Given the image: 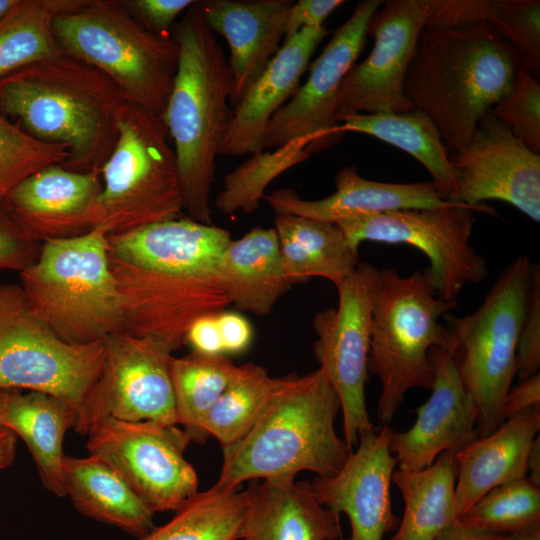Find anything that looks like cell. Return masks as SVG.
Segmentation results:
<instances>
[{"instance_id": "d4e9b609", "label": "cell", "mask_w": 540, "mask_h": 540, "mask_svg": "<svg viewBox=\"0 0 540 540\" xmlns=\"http://www.w3.org/2000/svg\"><path fill=\"white\" fill-rule=\"evenodd\" d=\"M244 540H342L340 516L317 500L309 482L252 480Z\"/></svg>"}, {"instance_id": "74e56055", "label": "cell", "mask_w": 540, "mask_h": 540, "mask_svg": "<svg viewBox=\"0 0 540 540\" xmlns=\"http://www.w3.org/2000/svg\"><path fill=\"white\" fill-rule=\"evenodd\" d=\"M66 146L38 140L0 114V201L19 182L68 159Z\"/></svg>"}, {"instance_id": "f546056e", "label": "cell", "mask_w": 540, "mask_h": 540, "mask_svg": "<svg viewBox=\"0 0 540 540\" xmlns=\"http://www.w3.org/2000/svg\"><path fill=\"white\" fill-rule=\"evenodd\" d=\"M273 228L284 272L293 284L321 277L337 288L360 263L359 250L335 223L276 214Z\"/></svg>"}, {"instance_id": "9c48e42d", "label": "cell", "mask_w": 540, "mask_h": 540, "mask_svg": "<svg viewBox=\"0 0 540 540\" xmlns=\"http://www.w3.org/2000/svg\"><path fill=\"white\" fill-rule=\"evenodd\" d=\"M162 118L126 101L114 147L101 168L102 190L92 229L119 235L180 218L183 209L177 160Z\"/></svg>"}, {"instance_id": "e0dca14e", "label": "cell", "mask_w": 540, "mask_h": 540, "mask_svg": "<svg viewBox=\"0 0 540 540\" xmlns=\"http://www.w3.org/2000/svg\"><path fill=\"white\" fill-rule=\"evenodd\" d=\"M372 16L367 35L374 46L368 57L344 77L336 116L414 110L404 92L407 68L434 0H388Z\"/></svg>"}, {"instance_id": "d590c367", "label": "cell", "mask_w": 540, "mask_h": 540, "mask_svg": "<svg viewBox=\"0 0 540 540\" xmlns=\"http://www.w3.org/2000/svg\"><path fill=\"white\" fill-rule=\"evenodd\" d=\"M236 368L225 355L191 352L172 358L171 378L177 423L184 427L191 441L207 439L202 431V422L232 380Z\"/></svg>"}, {"instance_id": "4fadbf2b", "label": "cell", "mask_w": 540, "mask_h": 540, "mask_svg": "<svg viewBox=\"0 0 540 540\" xmlns=\"http://www.w3.org/2000/svg\"><path fill=\"white\" fill-rule=\"evenodd\" d=\"M379 269L360 262L338 287V306L315 314L313 352L340 401L344 440L354 450L360 434L373 427L366 405L372 308Z\"/></svg>"}, {"instance_id": "60d3db41", "label": "cell", "mask_w": 540, "mask_h": 540, "mask_svg": "<svg viewBox=\"0 0 540 540\" xmlns=\"http://www.w3.org/2000/svg\"><path fill=\"white\" fill-rule=\"evenodd\" d=\"M540 368V268L537 264L527 312L516 350V376L519 381L539 373Z\"/></svg>"}, {"instance_id": "b9f144b4", "label": "cell", "mask_w": 540, "mask_h": 540, "mask_svg": "<svg viewBox=\"0 0 540 540\" xmlns=\"http://www.w3.org/2000/svg\"><path fill=\"white\" fill-rule=\"evenodd\" d=\"M41 243L30 238L0 201V270L23 271L37 258Z\"/></svg>"}, {"instance_id": "e575fe53", "label": "cell", "mask_w": 540, "mask_h": 540, "mask_svg": "<svg viewBox=\"0 0 540 540\" xmlns=\"http://www.w3.org/2000/svg\"><path fill=\"white\" fill-rule=\"evenodd\" d=\"M257 364L237 366L235 374L206 414L202 431L215 437L222 448L241 440L258 422L280 384Z\"/></svg>"}, {"instance_id": "681fc988", "label": "cell", "mask_w": 540, "mask_h": 540, "mask_svg": "<svg viewBox=\"0 0 540 540\" xmlns=\"http://www.w3.org/2000/svg\"><path fill=\"white\" fill-rule=\"evenodd\" d=\"M16 434L0 426V470L12 464L16 450Z\"/></svg>"}, {"instance_id": "9a60e30c", "label": "cell", "mask_w": 540, "mask_h": 540, "mask_svg": "<svg viewBox=\"0 0 540 540\" xmlns=\"http://www.w3.org/2000/svg\"><path fill=\"white\" fill-rule=\"evenodd\" d=\"M173 346L120 331L105 339L100 377L91 394L83 434L103 418L177 425L171 378Z\"/></svg>"}, {"instance_id": "2e32d148", "label": "cell", "mask_w": 540, "mask_h": 540, "mask_svg": "<svg viewBox=\"0 0 540 540\" xmlns=\"http://www.w3.org/2000/svg\"><path fill=\"white\" fill-rule=\"evenodd\" d=\"M382 4L380 0L359 2L351 17L335 31L311 64L307 81L269 121L264 149L304 140L313 153L342 139L336 120L340 88L364 48L370 20Z\"/></svg>"}, {"instance_id": "f907efd6", "label": "cell", "mask_w": 540, "mask_h": 540, "mask_svg": "<svg viewBox=\"0 0 540 540\" xmlns=\"http://www.w3.org/2000/svg\"><path fill=\"white\" fill-rule=\"evenodd\" d=\"M526 477L540 487V439L537 436L531 444L526 467Z\"/></svg>"}, {"instance_id": "ba28073f", "label": "cell", "mask_w": 540, "mask_h": 540, "mask_svg": "<svg viewBox=\"0 0 540 540\" xmlns=\"http://www.w3.org/2000/svg\"><path fill=\"white\" fill-rule=\"evenodd\" d=\"M457 306L458 300L436 296L425 271L408 276L392 268L379 271L368 357V372L381 385L379 426L390 424L409 390L431 389L434 370L429 352L434 346L452 351L450 333L440 318Z\"/></svg>"}, {"instance_id": "4316f807", "label": "cell", "mask_w": 540, "mask_h": 540, "mask_svg": "<svg viewBox=\"0 0 540 540\" xmlns=\"http://www.w3.org/2000/svg\"><path fill=\"white\" fill-rule=\"evenodd\" d=\"M76 423V411L57 397L36 391L0 390V426L25 442L43 485L59 497L65 496L63 440Z\"/></svg>"}, {"instance_id": "1f68e13d", "label": "cell", "mask_w": 540, "mask_h": 540, "mask_svg": "<svg viewBox=\"0 0 540 540\" xmlns=\"http://www.w3.org/2000/svg\"><path fill=\"white\" fill-rule=\"evenodd\" d=\"M337 132L372 135L417 159L430 173L432 183L449 200L456 193L454 171L439 130L418 109L408 113L348 114L337 118Z\"/></svg>"}, {"instance_id": "d6986e66", "label": "cell", "mask_w": 540, "mask_h": 540, "mask_svg": "<svg viewBox=\"0 0 540 540\" xmlns=\"http://www.w3.org/2000/svg\"><path fill=\"white\" fill-rule=\"evenodd\" d=\"M392 433L389 425L363 431L341 470L311 483L320 504L348 517L351 535L347 540H384L400 523L390 491L396 466L390 450Z\"/></svg>"}, {"instance_id": "8fae6325", "label": "cell", "mask_w": 540, "mask_h": 540, "mask_svg": "<svg viewBox=\"0 0 540 540\" xmlns=\"http://www.w3.org/2000/svg\"><path fill=\"white\" fill-rule=\"evenodd\" d=\"M104 357L105 340L64 341L33 312L19 284L0 285V390L36 391L67 402L77 414L74 430L82 434Z\"/></svg>"}, {"instance_id": "7c38bea8", "label": "cell", "mask_w": 540, "mask_h": 540, "mask_svg": "<svg viewBox=\"0 0 540 540\" xmlns=\"http://www.w3.org/2000/svg\"><path fill=\"white\" fill-rule=\"evenodd\" d=\"M476 212L497 216L486 204L446 205L389 211L340 220L335 224L348 242L359 250L363 241L407 244L424 253L430 266L425 269L430 287L445 301L458 300L467 284L488 275L486 259L470 244Z\"/></svg>"}, {"instance_id": "f5cc1de1", "label": "cell", "mask_w": 540, "mask_h": 540, "mask_svg": "<svg viewBox=\"0 0 540 540\" xmlns=\"http://www.w3.org/2000/svg\"><path fill=\"white\" fill-rule=\"evenodd\" d=\"M17 2V0H0V18Z\"/></svg>"}, {"instance_id": "8d00e7d4", "label": "cell", "mask_w": 540, "mask_h": 540, "mask_svg": "<svg viewBox=\"0 0 540 540\" xmlns=\"http://www.w3.org/2000/svg\"><path fill=\"white\" fill-rule=\"evenodd\" d=\"M466 527L512 535L540 525V487L527 477L500 485L480 497L458 517Z\"/></svg>"}, {"instance_id": "4dcf8cb0", "label": "cell", "mask_w": 540, "mask_h": 540, "mask_svg": "<svg viewBox=\"0 0 540 540\" xmlns=\"http://www.w3.org/2000/svg\"><path fill=\"white\" fill-rule=\"evenodd\" d=\"M457 466L454 452L441 453L417 471L398 469L392 483L404 501V513L386 540H435L458 515L455 510Z\"/></svg>"}, {"instance_id": "ffe728a7", "label": "cell", "mask_w": 540, "mask_h": 540, "mask_svg": "<svg viewBox=\"0 0 540 540\" xmlns=\"http://www.w3.org/2000/svg\"><path fill=\"white\" fill-rule=\"evenodd\" d=\"M434 379L427 401L415 409L417 418L406 431L394 432L390 450L398 469L429 467L445 451L457 452L478 438V407L464 386L449 349L429 352Z\"/></svg>"}, {"instance_id": "44dd1931", "label": "cell", "mask_w": 540, "mask_h": 540, "mask_svg": "<svg viewBox=\"0 0 540 540\" xmlns=\"http://www.w3.org/2000/svg\"><path fill=\"white\" fill-rule=\"evenodd\" d=\"M101 190V170L78 172L52 165L19 182L2 204L30 238L43 243L92 230Z\"/></svg>"}, {"instance_id": "ac0fdd59", "label": "cell", "mask_w": 540, "mask_h": 540, "mask_svg": "<svg viewBox=\"0 0 540 540\" xmlns=\"http://www.w3.org/2000/svg\"><path fill=\"white\" fill-rule=\"evenodd\" d=\"M450 161L456 193L448 201L471 206L486 200L505 201L534 222L540 221V156L491 111Z\"/></svg>"}, {"instance_id": "816d5d0a", "label": "cell", "mask_w": 540, "mask_h": 540, "mask_svg": "<svg viewBox=\"0 0 540 540\" xmlns=\"http://www.w3.org/2000/svg\"><path fill=\"white\" fill-rule=\"evenodd\" d=\"M507 540H540V525L519 533L508 535Z\"/></svg>"}, {"instance_id": "7a4b0ae2", "label": "cell", "mask_w": 540, "mask_h": 540, "mask_svg": "<svg viewBox=\"0 0 540 540\" xmlns=\"http://www.w3.org/2000/svg\"><path fill=\"white\" fill-rule=\"evenodd\" d=\"M518 51L486 23L425 26L410 59L404 92L435 124L446 148H464L480 120L514 90Z\"/></svg>"}, {"instance_id": "5b68a950", "label": "cell", "mask_w": 540, "mask_h": 540, "mask_svg": "<svg viewBox=\"0 0 540 540\" xmlns=\"http://www.w3.org/2000/svg\"><path fill=\"white\" fill-rule=\"evenodd\" d=\"M339 410L338 395L320 368L281 377L255 426L222 448L221 472L214 485L232 490L247 480L295 478L302 471L320 477L336 474L351 452L335 430Z\"/></svg>"}, {"instance_id": "484cf974", "label": "cell", "mask_w": 540, "mask_h": 540, "mask_svg": "<svg viewBox=\"0 0 540 540\" xmlns=\"http://www.w3.org/2000/svg\"><path fill=\"white\" fill-rule=\"evenodd\" d=\"M539 429L540 408L530 409L454 453L458 517L493 488L526 477L529 450Z\"/></svg>"}, {"instance_id": "52a82bcc", "label": "cell", "mask_w": 540, "mask_h": 540, "mask_svg": "<svg viewBox=\"0 0 540 540\" xmlns=\"http://www.w3.org/2000/svg\"><path fill=\"white\" fill-rule=\"evenodd\" d=\"M52 29L63 55L101 71L127 101L163 115L178 65L175 38L147 30L123 1L111 0H83L56 15Z\"/></svg>"}, {"instance_id": "7dc6e473", "label": "cell", "mask_w": 540, "mask_h": 540, "mask_svg": "<svg viewBox=\"0 0 540 540\" xmlns=\"http://www.w3.org/2000/svg\"><path fill=\"white\" fill-rule=\"evenodd\" d=\"M534 408H540V373L520 381L508 390L502 405V422Z\"/></svg>"}, {"instance_id": "83f0119b", "label": "cell", "mask_w": 540, "mask_h": 540, "mask_svg": "<svg viewBox=\"0 0 540 540\" xmlns=\"http://www.w3.org/2000/svg\"><path fill=\"white\" fill-rule=\"evenodd\" d=\"M218 275L235 308L268 315L293 283L282 265L274 228L254 227L224 250Z\"/></svg>"}, {"instance_id": "ee69618b", "label": "cell", "mask_w": 540, "mask_h": 540, "mask_svg": "<svg viewBox=\"0 0 540 540\" xmlns=\"http://www.w3.org/2000/svg\"><path fill=\"white\" fill-rule=\"evenodd\" d=\"M342 0H300L293 3L285 26V39L304 28L323 27L326 18L339 6Z\"/></svg>"}, {"instance_id": "6da1fadb", "label": "cell", "mask_w": 540, "mask_h": 540, "mask_svg": "<svg viewBox=\"0 0 540 540\" xmlns=\"http://www.w3.org/2000/svg\"><path fill=\"white\" fill-rule=\"evenodd\" d=\"M231 240L226 229L188 217L108 236L125 331L178 349L195 319L225 310L218 267Z\"/></svg>"}, {"instance_id": "277c9868", "label": "cell", "mask_w": 540, "mask_h": 540, "mask_svg": "<svg viewBox=\"0 0 540 540\" xmlns=\"http://www.w3.org/2000/svg\"><path fill=\"white\" fill-rule=\"evenodd\" d=\"M177 71L161 116L174 143L183 209L211 224L210 192L232 111V72L220 42L207 25L199 1L176 28Z\"/></svg>"}, {"instance_id": "f6af8a7d", "label": "cell", "mask_w": 540, "mask_h": 540, "mask_svg": "<svg viewBox=\"0 0 540 540\" xmlns=\"http://www.w3.org/2000/svg\"><path fill=\"white\" fill-rule=\"evenodd\" d=\"M217 322L225 356L239 354L249 348L254 332L247 318L225 309L217 312Z\"/></svg>"}, {"instance_id": "5bb4252c", "label": "cell", "mask_w": 540, "mask_h": 540, "mask_svg": "<svg viewBox=\"0 0 540 540\" xmlns=\"http://www.w3.org/2000/svg\"><path fill=\"white\" fill-rule=\"evenodd\" d=\"M87 435L89 455L108 463L153 513L175 512L199 492L184 457L191 438L177 425L103 418Z\"/></svg>"}, {"instance_id": "cb8c5ba5", "label": "cell", "mask_w": 540, "mask_h": 540, "mask_svg": "<svg viewBox=\"0 0 540 540\" xmlns=\"http://www.w3.org/2000/svg\"><path fill=\"white\" fill-rule=\"evenodd\" d=\"M335 185V193L319 200H304L288 188L264 198L275 214L329 223L389 211L434 208L449 202L431 181L405 184L371 181L360 176L353 166L338 171Z\"/></svg>"}, {"instance_id": "ab89813d", "label": "cell", "mask_w": 540, "mask_h": 540, "mask_svg": "<svg viewBox=\"0 0 540 540\" xmlns=\"http://www.w3.org/2000/svg\"><path fill=\"white\" fill-rule=\"evenodd\" d=\"M491 113L530 151L540 153V85L523 67L512 93Z\"/></svg>"}, {"instance_id": "3957f363", "label": "cell", "mask_w": 540, "mask_h": 540, "mask_svg": "<svg viewBox=\"0 0 540 540\" xmlns=\"http://www.w3.org/2000/svg\"><path fill=\"white\" fill-rule=\"evenodd\" d=\"M127 100L98 69L72 57L44 59L0 78V113L43 142L67 147L63 167L101 170Z\"/></svg>"}, {"instance_id": "bcb514c9", "label": "cell", "mask_w": 540, "mask_h": 540, "mask_svg": "<svg viewBox=\"0 0 540 540\" xmlns=\"http://www.w3.org/2000/svg\"><path fill=\"white\" fill-rule=\"evenodd\" d=\"M184 342L195 353L224 355L217 322V312L208 313L195 319L185 332Z\"/></svg>"}, {"instance_id": "30bf717a", "label": "cell", "mask_w": 540, "mask_h": 540, "mask_svg": "<svg viewBox=\"0 0 540 540\" xmlns=\"http://www.w3.org/2000/svg\"><path fill=\"white\" fill-rule=\"evenodd\" d=\"M536 266L529 257L518 256L501 272L478 309L462 317L443 316L459 375L478 407V438L502 423Z\"/></svg>"}, {"instance_id": "f1b7e54d", "label": "cell", "mask_w": 540, "mask_h": 540, "mask_svg": "<svg viewBox=\"0 0 540 540\" xmlns=\"http://www.w3.org/2000/svg\"><path fill=\"white\" fill-rule=\"evenodd\" d=\"M65 495L83 515L142 537L153 528V512L105 461L64 455Z\"/></svg>"}, {"instance_id": "f35d334b", "label": "cell", "mask_w": 540, "mask_h": 540, "mask_svg": "<svg viewBox=\"0 0 540 540\" xmlns=\"http://www.w3.org/2000/svg\"><path fill=\"white\" fill-rule=\"evenodd\" d=\"M485 23L518 51L524 69L539 74V0H491Z\"/></svg>"}, {"instance_id": "d6a6232c", "label": "cell", "mask_w": 540, "mask_h": 540, "mask_svg": "<svg viewBox=\"0 0 540 540\" xmlns=\"http://www.w3.org/2000/svg\"><path fill=\"white\" fill-rule=\"evenodd\" d=\"M83 0H17L0 18V78L32 63L62 55L52 24Z\"/></svg>"}, {"instance_id": "836d02e7", "label": "cell", "mask_w": 540, "mask_h": 540, "mask_svg": "<svg viewBox=\"0 0 540 540\" xmlns=\"http://www.w3.org/2000/svg\"><path fill=\"white\" fill-rule=\"evenodd\" d=\"M248 502L246 489L227 490L214 485L198 492L175 511L170 521L138 540L243 539Z\"/></svg>"}, {"instance_id": "603a6c76", "label": "cell", "mask_w": 540, "mask_h": 540, "mask_svg": "<svg viewBox=\"0 0 540 540\" xmlns=\"http://www.w3.org/2000/svg\"><path fill=\"white\" fill-rule=\"evenodd\" d=\"M325 27L304 28L285 39L263 73L232 111L220 154L242 156L264 150V136L273 115L296 93L299 81Z\"/></svg>"}, {"instance_id": "c3c4849f", "label": "cell", "mask_w": 540, "mask_h": 540, "mask_svg": "<svg viewBox=\"0 0 540 540\" xmlns=\"http://www.w3.org/2000/svg\"><path fill=\"white\" fill-rule=\"evenodd\" d=\"M506 535L480 532L464 526L458 518L453 520L435 540H507Z\"/></svg>"}, {"instance_id": "7bdbcfd3", "label": "cell", "mask_w": 540, "mask_h": 540, "mask_svg": "<svg viewBox=\"0 0 540 540\" xmlns=\"http://www.w3.org/2000/svg\"><path fill=\"white\" fill-rule=\"evenodd\" d=\"M193 0H130L123 1L127 9L149 31L168 35L167 30Z\"/></svg>"}, {"instance_id": "8992f818", "label": "cell", "mask_w": 540, "mask_h": 540, "mask_svg": "<svg viewBox=\"0 0 540 540\" xmlns=\"http://www.w3.org/2000/svg\"><path fill=\"white\" fill-rule=\"evenodd\" d=\"M107 237L92 229L45 241L36 260L20 272L19 285L33 312L68 343H93L125 331Z\"/></svg>"}, {"instance_id": "7402d4cb", "label": "cell", "mask_w": 540, "mask_h": 540, "mask_svg": "<svg viewBox=\"0 0 540 540\" xmlns=\"http://www.w3.org/2000/svg\"><path fill=\"white\" fill-rule=\"evenodd\" d=\"M290 0L199 1L209 28L226 39L233 86L230 103L236 107L280 49Z\"/></svg>"}]
</instances>
